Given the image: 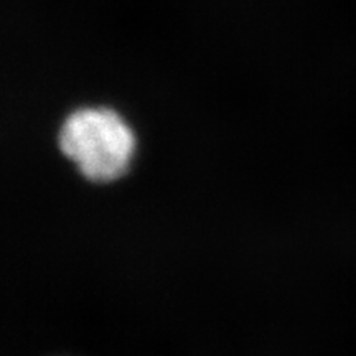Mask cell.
<instances>
[{"mask_svg": "<svg viewBox=\"0 0 356 356\" xmlns=\"http://www.w3.org/2000/svg\"><path fill=\"white\" fill-rule=\"evenodd\" d=\"M58 145L86 180L109 184L131 167L136 136L115 111L81 108L73 111L61 124Z\"/></svg>", "mask_w": 356, "mask_h": 356, "instance_id": "1", "label": "cell"}]
</instances>
